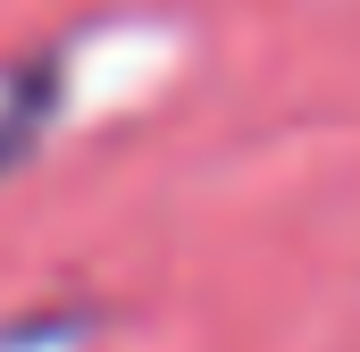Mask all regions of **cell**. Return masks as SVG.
Returning <instances> with one entry per match:
<instances>
[{
	"label": "cell",
	"mask_w": 360,
	"mask_h": 352,
	"mask_svg": "<svg viewBox=\"0 0 360 352\" xmlns=\"http://www.w3.org/2000/svg\"><path fill=\"white\" fill-rule=\"evenodd\" d=\"M42 118H51V68H42V76H34V84H17V101H8V109H0V168H8V160H17V143H25V134H34V126H42Z\"/></svg>",
	"instance_id": "6da1fadb"
}]
</instances>
